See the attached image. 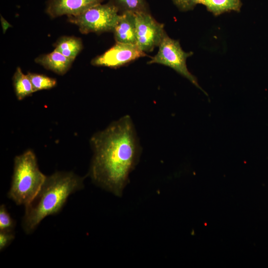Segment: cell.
I'll use <instances>...</instances> for the list:
<instances>
[{"mask_svg":"<svg viewBox=\"0 0 268 268\" xmlns=\"http://www.w3.org/2000/svg\"><path fill=\"white\" fill-rule=\"evenodd\" d=\"M136 45L144 52L158 47L165 34L163 24L148 12L135 13Z\"/></svg>","mask_w":268,"mask_h":268,"instance_id":"cell-6","label":"cell"},{"mask_svg":"<svg viewBox=\"0 0 268 268\" xmlns=\"http://www.w3.org/2000/svg\"><path fill=\"white\" fill-rule=\"evenodd\" d=\"M14 231H0V250L8 246L14 239Z\"/></svg>","mask_w":268,"mask_h":268,"instance_id":"cell-17","label":"cell"},{"mask_svg":"<svg viewBox=\"0 0 268 268\" xmlns=\"http://www.w3.org/2000/svg\"><path fill=\"white\" fill-rule=\"evenodd\" d=\"M15 222L8 212L6 206H0V231H13Z\"/></svg>","mask_w":268,"mask_h":268,"instance_id":"cell-16","label":"cell"},{"mask_svg":"<svg viewBox=\"0 0 268 268\" xmlns=\"http://www.w3.org/2000/svg\"><path fill=\"white\" fill-rule=\"evenodd\" d=\"M73 61L55 50L41 55L35 59L36 63L61 75L67 72Z\"/></svg>","mask_w":268,"mask_h":268,"instance_id":"cell-10","label":"cell"},{"mask_svg":"<svg viewBox=\"0 0 268 268\" xmlns=\"http://www.w3.org/2000/svg\"><path fill=\"white\" fill-rule=\"evenodd\" d=\"M84 178L72 172L58 171L46 178L33 199L25 206L22 227L30 234L47 216L59 213L71 194L82 189Z\"/></svg>","mask_w":268,"mask_h":268,"instance_id":"cell-2","label":"cell"},{"mask_svg":"<svg viewBox=\"0 0 268 268\" xmlns=\"http://www.w3.org/2000/svg\"><path fill=\"white\" fill-rule=\"evenodd\" d=\"M35 92L50 89L57 85V80L42 74L28 72L27 73Z\"/></svg>","mask_w":268,"mask_h":268,"instance_id":"cell-15","label":"cell"},{"mask_svg":"<svg viewBox=\"0 0 268 268\" xmlns=\"http://www.w3.org/2000/svg\"><path fill=\"white\" fill-rule=\"evenodd\" d=\"M3 32L4 33L7 29L11 27V25L3 17L1 16L0 18Z\"/></svg>","mask_w":268,"mask_h":268,"instance_id":"cell-19","label":"cell"},{"mask_svg":"<svg viewBox=\"0 0 268 268\" xmlns=\"http://www.w3.org/2000/svg\"><path fill=\"white\" fill-rule=\"evenodd\" d=\"M90 143L93 151L88 173L91 180L105 190L121 197L141 153L131 118L125 116L112 122L94 134Z\"/></svg>","mask_w":268,"mask_h":268,"instance_id":"cell-1","label":"cell"},{"mask_svg":"<svg viewBox=\"0 0 268 268\" xmlns=\"http://www.w3.org/2000/svg\"><path fill=\"white\" fill-rule=\"evenodd\" d=\"M174 4L182 11L193 9L197 3V0H172Z\"/></svg>","mask_w":268,"mask_h":268,"instance_id":"cell-18","label":"cell"},{"mask_svg":"<svg viewBox=\"0 0 268 268\" xmlns=\"http://www.w3.org/2000/svg\"><path fill=\"white\" fill-rule=\"evenodd\" d=\"M113 32L116 42L136 45L135 13H120Z\"/></svg>","mask_w":268,"mask_h":268,"instance_id":"cell-9","label":"cell"},{"mask_svg":"<svg viewBox=\"0 0 268 268\" xmlns=\"http://www.w3.org/2000/svg\"><path fill=\"white\" fill-rule=\"evenodd\" d=\"M46 176L40 171L33 150L16 156L8 198L17 205L25 206L36 196Z\"/></svg>","mask_w":268,"mask_h":268,"instance_id":"cell-3","label":"cell"},{"mask_svg":"<svg viewBox=\"0 0 268 268\" xmlns=\"http://www.w3.org/2000/svg\"><path fill=\"white\" fill-rule=\"evenodd\" d=\"M146 56L136 45L116 42L103 54L93 59L91 64L94 66L117 68Z\"/></svg>","mask_w":268,"mask_h":268,"instance_id":"cell-7","label":"cell"},{"mask_svg":"<svg viewBox=\"0 0 268 268\" xmlns=\"http://www.w3.org/2000/svg\"><path fill=\"white\" fill-rule=\"evenodd\" d=\"M119 12L118 8L109 1L95 5L78 15L68 16V21L76 25L82 34L113 32Z\"/></svg>","mask_w":268,"mask_h":268,"instance_id":"cell-4","label":"cell"},{"mask_svg":"<svg viewBox=\"0 0 268 268\" xmlns=\"http://www.w3.org/2000/svg\"><path fill=\"white\" fill-rule=\"evenodd\" d=\"M12 81L15 94L18 100H22L34 92L28 74H24L20 67L16 68Z\"/></svg>","mask_w":268,"mask_h":268,"instance_id":"cell-13","label":"cell"},{"mask_svg":"<svg viewBox=\"0 0 268 268\" xmlns=\"http://www.w3.org/2000/svg\"><path fill=\"white\" fill-rule=\"evenodd\" d=\"M109 1L118 8L120 13L149 12L145 0H109Z\"/></svg>","mask_w":268,"mask_h":268,"instance_id":"cell-14","label":"cell"},{"mask_svg":"<svg viewBox=\"0 0 268 268\" xmlns=\"http://www.w3.org/2000/svg\"><path fill=\"white\" fill-rule=\"evenodd\" d=\"M54 45V50L73 61L83 48L81 39L74 36H62Z\"/></svg>","mask_w":268,"mask_h":268,"instance_id":"cell-11","label":"cell"},{"mask_svg":"<svg viewBox=\"0 0 268 268\" xmlns=\"http://www.w3.org/2000/svg\"><path fill=\"white\" fill-rule=\"evenodd\" d=\"M105 0H49L46 13L51 18L78 15Z\"/></svg>","mask_w":268,"mask_h":268,"instance_id":"cell-8","label":"cell"},{"mask_svg":"<svg viewBox=\"0 0 268 268\" xmlns=\"http://www.w3.org/2000/svg\"><path fill=\"white\" fill-rule=\"evenodd\" d=\"M158 47L157 53L147 62L148 64H158L169 67L201 89L197 78L187 67L186 60L193 54L192 52L184 51L179 41L170 38L166 33Z\"/></svg>","mask_w":268,"mask_h":268,"instance_id":"cell-5","label":"cell"},{"mask_svg":"<svg viewBox=\"0 0 268 268\" xmlns=\"http://www.w3.org/2000/svg\"><path fill=\"white\" fill-rule=\"evenodd\" d=\"M197 3L205 5L215 16L231 11L239 12L242 5L241 0H197Z\"/></svg>","mask_w":268,"mask_h":268,"instance_id":"cell-12","label":"cell"}]
</instances>
